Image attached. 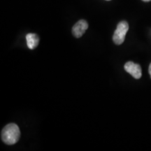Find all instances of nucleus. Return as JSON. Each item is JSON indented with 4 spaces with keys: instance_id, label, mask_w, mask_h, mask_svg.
<instances>
[{
    "instance_id": "obj_1",
    "label": "nucleus",
    "mask_w": 151,
    "mask_h": 151,
    "mask_svg": "<svg viewBox=\"0 0 151 151\" xmlns=\"http://www.w3.org/2000/svg\"><path fill=\"white\" fill-rule=\"evenodd\" d=\"M1 139L7 145H14L18 142L20 137L18 126L14 123L6 125L1 131Z\"/></svg>"
},
{
    "instance_id": "obj_2",
    "label": "nucleus",
    "mask_w": 151,
    "mask_h": 151,
    "mask_svg": "<svg viewBox=\"0 0 151 151\" xmlns=\"http://www.w3.org/2000/svg\"><path fill=\"white\" fill-rule=\"evenodd\" d=\"M128 29H129V24L127 22L121 21L119 22L113 37V42L116 45L122 44L124 42Z\"/></svg>"
},
{
    "instance_id": "obj_3",
    "label": "nucleus",
    "mask_w": 151,
    "mask_h": 151,
    "mask_svg": "<svg viewBox=\"0 0 151 151\" xmlns=\"http://www.w3.org/2000/svg\"><path fill=\"white\" fill-rule=\"evenodd\" d=\"M124 69L131 74L134 78L136 79H139L142 76V71H141V66L138 64L134 63L133 62H127L124 65Z\"/></svg>"
},
{
    "instance_id": "obj_4",
    "label": "nucleus",
    "mask_w": 151,
    "mask_h": 151,
    "mask_svg": "<svg viewBox=\"0 0 151 151\" xmlns=\"http://www.w3.org/2000/svg\"><path fill=\"white\" fill-rule=\"evenodd\" d=\"M88 28V24L85 20H80L76 23L72 28V34L75 37L80 38L83 35Z\"/></svg>"
},
{
    "instance_id": "obj_5",
    "label": "nucleus",
    "mask_w": 151,
    "mask_h": 151,
    "mask_svg": "<svg viewBox=\"0 0 151 151\" xmlns=\"http://www.w3.org/2000/svg\"><path fill=\"white\" fill-rule=\"evenodd\" d=\"M26 40H27V45L29 49L37 48L39 43V38L36 34H28L26 36Z\"/></svg>"
},
{
    "instance_id": "obj_6",
    "label": "nucleus",
    "mask_w": 151,
    "mask_h": 151,
    "mask_svg": "<svg viewBox=\"0 0 151 151\" xmlns=\"http://www.w3.org/2000/svg\"><path fill=\"white\" fill-rule=\"evenodd\" d=\"M148 71H149V73H150V77H151V63L150 66H149V69H148Z\"/></svg>"
},
{
    "instance_id": "obj_7",
    "label": "nucleus",
    "mask_w": 151,
    "mask_h": 151,
    "mask_svg": "<svg viewBox=\"0 0 151 151\" xmlns=\"http://www.w3.org/2000/svg\"><path fill=\"white\" fill-rule=\"evenodd\" d=\"M143 1H146V2H148V1H150L151 0H142Z\"/></svg>"
},
{
    "instance_id": "obj_8",
    "label": "nucleus",
    "mask_w": 151,
    "mask_h": 151,
    "mask_svg": "<svg viewBox=\"0 0 151 151\" xmlns=\"http://www.w3.org/2000/svg\"><path fill=\"white\" fill-rule=\"evenodd\" d=\"M106 1H110V0H106Z\"/></svg>"
}]
</instances>
